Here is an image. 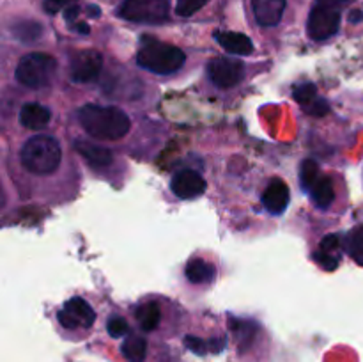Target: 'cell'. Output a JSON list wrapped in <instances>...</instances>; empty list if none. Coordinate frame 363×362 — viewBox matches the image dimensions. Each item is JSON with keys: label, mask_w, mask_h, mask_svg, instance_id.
I'll list each match as a JSON object with an SVG mask.
<instances>
[{"label": "cell", "mask_w": 363, "mask_h": 362, "mask_svg": "<svg viewBox=\"0 0 363 362\" xmlns=\"http://www.w3.org/2000/svg\"><path fill=\"white\" fill-rule=\"evenodd\" d=\"M57 73V60L48 53L32 52L21 57L14 77L16 82L28 89H43L52 84Z\"/></svg>", "instance_id": "4"}, {"label": "cell", "mask_w": 363, "mask_h": 362, "mask_svg": "<svg viewBox=\"0 0 363 362\" xmlns=\"http://www.w3.org/2000/svg\"><path fill=\"white\" fill-rule=\"evenodd\" d=\"M160 318H162V311H160L156 302H147L137 311V319L144 332L156 330V327L160 325Z\"/></svg>", "instance_id": "18"}, {"label": "cell", "mask_w": 363, "mask_h": 362, "mask_svg": "<svg viewBox=\"0 0 363 362\" xmlns=\"http://www.w3.org/2000/svg\"><path fill=\"white\" fill-rule=\"evenodd\" d=\"M106 330H108L110 337H123L128 334V323L126 319L121 316H112L106 323Z\"/></svg>", "instance_id": "25"}, {"label": "cell", "mask_w": 363, "mask_h": 362, "mask_svg": "<svg viewBox=\"0 0 363 362\" xmlns=\"http://www.w3.org/2000/svg\"><path fill=\"white\" fill-rule=\"evenodd\" d=\"M252 11L261 27H275L284 16L286 0H252Z\"/></svg>", "instance_id": "11"}, {"label": "cell", "mask_w": 363, "mask_h": 362, "mask_svg": "<svg viewBox=\"0 0 363 362\" xmlns=\"http://www.w3.org/2000/svg\"><path fill=\"white\" fill-rule=\"evenodd\" d=\"M245 77V64L233 57H216L208 64V78L218 89L236 87Z\"/></svg>", "instance_id": "6"}, {"label": "cell", "mask_w": 363, "mask_h": 362, "mask_svg": "<svg viewBox=\"0 0 363 362\" xmlns=\"http://www.w3.org/2000/svg\"><path fill=\"white\" fill-rule=\"evenodd\" d=\"M339 238H337V234H330V236H326L325 240L321 241V251L325 252H330L332 254V251H335V248H339Z\"/></svg>", "instance_id": "31"}, {"label": "cell", "mask_w": 363, "mask_h": 362, "mask_svg": "<svg viewBox=\"0 0 363 362\" xmlns=\"http://www.w3.org/2000/svg\"><path fill=\"white\" fill-rule=\"evenodd\" d=\"M74 28H77V31L80 32V34H89V25L78 23V25H74Z\"/></svg>", "instance_id": "35"}, {"label": "cell", "mask_w": 363, "mask_h": 362, "mask_svg": "<svg viewBox=\"0 0 363 362\" xmlns=\"http://www.w3.org/2000/svg\"><path fill=\"white\" fill-rule=\"evenodd\" d=\"M314 259L319 263V265L323 266V268L330 270V272H332V270H335L337 266H339V258H337V256H332L330 252H325V251L315 252Z\"/></svg>", "instance_id": "27"}, {"label": "cell", "mask_w": 363, "mask_h": 362, "mask_svg": "<svg viewBox=\"0 0 363 362\" xmlns=\"http://www.w3.org/2000/svg\"><path fill=\"white\" fill-rule=\"evenodd\" d=\"M57 319L67 330H74L78 327L89 329L94 323L96 312L87 302L82 300L80 297H74L71 300H67L64 304V307L57 312Z\"/></svg>", "instance_id": "9"}, {"label": "cell", "mask_w": 363, "mask_h": 362, "mask_svg": "<svg viewBox=\"0 0 363 362\" xmlns=\"http://www.w3.org/2000/svg\"><path fill=\"white\" fill-rule=\"evenodd\" d=\"M78 0H43V9L48 14H57L59 11L74 6Z\"/></svg>", "instance_id": "26"}, {"label": "cell", "mask_w": 363, "mask_h": 362, "mask_svg": "<svg viewBox=\"0 0 363 362\" xmlns=\"http://www.w3.org/2000/svg\"><path fill=\"white\" fill-rule=\"evenodd\" d=\"M261 201L272 215H282L289 204V187L282 180H273L262 194Z\"/></svg>", "instance_id": "12"}, {"label": "cell", "mask_w": 363, "mask_h": 362, "mask_svg": "<svg viewBox=\"0 0 363 362\" xmlns=\"http://www.w3.org/2000/svg\"><path fill=\"white\" fill-rule=\"evenodd\" d=\"M186 277L190 283L194 284H208L215 279L216 270L211 263L204 261V259H190L186 265Z\"/></svg>", "instance_id": "16"}, {"label": "cell", "mask_w": 363, "mask_h": 362, "mask_svg": "<svg viewBox=\"0 0 363 362\" xmlns=\"http://www.w3.org/2000/svg\"><path fill=\"white\" fill-rule=\"evenodd\" d=\"M315 98H318V87H315L314 84H311V82L301 84L300 87L294 89V99H296L300 105L308 106Z\"/></svg>", "instance_id": "24"}, {"label": "cell", "mask_w": 363, "mask_h": 362, "mask_svg": "<svg viewBox=\"0 0 363 362\" xmlns=\"http://www.w3.org/2000/svg\"><path fill=\"white\" fill-rule=\"evenodd\" d=\"M14 34L21 39V41H35V39L41 35L43 28L41 25L35 23V21H23V23H18L13 28Z\"/></svg>", "instance_id": "22"}, {"label": "cell", "mask_w": 363, "mask_h": 362, "mask_svg": "<svg viewBox=\"0 0 363 362\" xmlns=\"http://www.w3.org/2000/svg\"><path fill=\"white\" fill-rule=\"evenodd\" d=\"M363 20V14L360 13V11H353V13L350 14V21H362Z\"/></svg>", "instance_id": "34"}, {"label": "cell", "mask_w": 363, "mask_h": 362, "mask_svg": "<svg viewBox=\"0 0 363 362\" xmlns=\"http://www.w3.org/2000/svg\"><path fill=\"white\" fill-rule=\"evenodd\" d=\"M328 103L325 102V99H321V98H315L314 102L311 103V105L307 106V112L308 114H312V116H325L326 112H328Z\"/></svg>", "instance_id": "29"}, {"label": "cell", "mask_w": 363, "mask_h": 362, "mask_svg": "<svg viewBox=\"0 0 363 362\" xmlns=\"http://www.w3.org/2000/svg\"><path fill=\"white\" fill-rule=\"evenodd\" d=\"M78 13H80V7L74 4V6L67 7V9L64 11V18H66V21H74V18L78 16Z\"/></svg>", "instance_id": "32"}, {"label": "cell", "mask_w": 363, "mask_h": 362, "mask_svg": "<svg viewBox=\"0 0 363 362\" xmlns=\"http://www.w3.org/2000/svg\"><path fill=\"white\" fill-rule=\"evenodd\" d=\"M319 177H321V170H319L318 162H314V160H303L300 167V183L303 187V190L311 192L314 188V185L319 181Z\"/></svg>", "instance_id": "20"}, {"label": "cell", "mask_w": 363, "mask_h": 362, "mask_svg": "<svg viewBox=\"0 0 363 362\" xmlns=\"http://www.w3.org/2000/svg\"><path fill=\"white\" fill-rule=\"evenodd\" d=\"M52 121V112L41 103H27L20 110V123L28 130H43Z\"/></svg>", "instance_id": "13"}, {"label": "cell", "mask_w": 363, "mask_h": 362, "mask_svg": "<svg viewBox=\"0 0 363 362\" xmlns=\"http://www.w3.org/2000/svg\"><path fill=\"white\" fill-rule=\"evenodd\" d=\"M340 27V11L328 9L325 6L315 4L311 11L307 23L308 38L314 41H326L339 32Z\"/></svg>", "instance_id": "7"}, {"label": "cell", "mask_w": 363, "mask_h": 362, "mask_svg": "<svg viewBox=\"0 0 363 362\" xmlns=\"http://www.w3.org/2000/svg\"><path fill=\"white\" fill-rule=\"evenodd\" d=\"M312 202L318 206L319 209H328L335 201V188H333V181L330 177L321 176L314 188L311 190Z\"/></svg>", "instance_id": "17"}, {"label": "cell", "mask_w": 363, "mask_h": 362, "mask_svg": "<svg viewBox=\"0 0 363 362\" xmlns=\"http://www.w3.org/2000/svg\"><path fill=\"white\" fill-rule=\"evenodd\" d=\"M208 2L209 0H177L176 14L181 18L194 16V14L197 13V11H201Z\"/></svg>", "instance_id": "23"}, {"label": "cell", "mask_w": 363, "mask_h": 362, "mask_svg": "<svg viewBox=\"0 0 363 362\" xmlns=\"http://www.w3.org/2000/svg\"><path fill=\"white\" fill-rule=\"evenodd\" d=\"M170 188H172L174 195H177L179 199H197L204 194L208 185L199 172L191 169H183L174 174Z\"/></svg>", "instance_id": "10"}, {"label": "cell", "mask_w": 363, "mask_h": 362, "mask_svg": "<svg viewBox=\"0 0 363 362\" xmlns=\"http://www.w3.org/2000/svg\"><path fill=\"white\" fill-rule=\"evenodd\" d=\"M351 2H353V0H315V4H319V6H325L328 7V9H335V11L344 9V7L350 6Z\"/></svg>", "instance_id": "30"}, {"label": "cell", "mask_w": 363, "mask_h": 362, "mask_svg": "<svg viewBox=\"0 0 363 362\" xmlns=\"http://www.w3.org/2000/svg\"><path fill=\"white\" fill-rule=\"evenodd\" d=\"M184 59L186 57L183 50L152 38H144V43L137 53L138 66L156 75L176 73L183 67Z\"/></svg>", "instance_id": "3"}, {"label": "cell", "mask_w": 363, "mask_h": 362, "mask_svg": "<svg viewBox=\"0 0 363 362\" xmlns=\"http://www.w3.org/2000/svg\"><path fill=\"white\" fill-rule=\"evenodd\" d=\"M117 13L135 23H162L169 18V0H124Z\"/></svg>", "instance_id": "5"}, {"label": "cell", "mask_w": 363, "mask_h": 362, "mask_svg": "<svg viewBox=\"0 0 363 362\" xmlns=\"http://www.w3.org/2000/svg\"><path fill=\"white\" fill-rule=\"evenodd\" d=\"M103 67L101 53L96 50H82L69 60V78L74 84H91L99 77Z\"/></svg>", "instance_id": "8"}, {"label": "cell", "mask_w": 363, "mask_h": 362, "mask_svg": "<svg viewBox=\"0 0 363 362\" xmlns=\"http://www.w3.org/2000/svg\"><path fill=\"white\" fill-rule=\"evenodd\" d=\"M20 160L25 170L34 176H48L59 167L62 149L59 141L52 135H34L21 148Z\"/></svg>", "instance_id": "2"}, {"label": "cell", "mask_w": 363, "mask_h": 362, "mask_svg": "<svg viewBox=\"0 0 363 362\" xmlns=\"http://www.w3.org/2000/svg\"><path fill=\"white\" fill-rule=\"evenodd\" d=\"M346 248L347 254H350L358 265L363 266V224L362 226L354 227V229L347 234Z\"/></svg>", "instance_id": "21"}, {"label": "cell", "mask_w": 363, "mask_h": 362, "mask_svg": "<svg viewBox=\"0 0 363 362\" xmlns=\"http://www.w3.org/2000/svg\"><path fill=\"white\" fill-rule=\"evenodd\" d=\"M215 39L225 52L234 55H250L254 52V43L250 38L240 32H215Z\"/></svg>", "instance_id": "14"}, {"label": "cell", "mask_w": 363, "mask_h": 362, "mask_svg": "<svg viewBox=\"0 0 363 362\" xmlns=\"http://www.w3.org/2000/svg\"><path fill=\"white\" fill-rule=\"evenodd\" d=\"M209 346H211L213 351H216V353H218V351H222L223 346H225V339H223V337H218V339H213Z\"/></svg>", "instance_id": "33"}, {"label": "cell", "mask_w": 363, "mask_h": 362, "mask_svg": "<svg viewBox=\"0 0 363 362\" xmlns=\"http://www.w3.org/2000/svg\"><path fill=\"white\" fill-rule=\"evenodd\" d=\"M124 358L128 362H144L145 351H147V343L140 336H130L121 346Z\"/></svg>", "instance_id": "19"}, {"label": "cell", "mask_w": 363, "mask_h": 362, "mask_svg": "<svg viewBox=\"0 0 363 362\" xmlns=\"http://www.w3.org/2000/svg\"><path fill=\"white\" fill-rule=\"evenodd\" d=\"M78 121L91 137L99 141H119L130 131V117L117 106L87 103L78 110Z\"/></svg>", "instance_id": "1"}, {"label": "cell", "mask_w": 363, "mask_h": 362, "mask_svg": "<svg viewBox=\"0 0 363 362\" xmlns=\"http://www.w3.org/2000/svg\"><path fill=\"white\" fill-rule=\"evenodd\" d=\"M74 149H77V151L94 167H108L110 163L113 162L112 151L103 148V146L94 144V142L77 141L74 142Z\"/></svg>", "instance_id": "15"}, {"label": "cell", "mask_w": 363, "mask_h": 362, "mask_svg": "<svg viewBox=\"0 0 363 362\" xmlns=\"http://www.w3.org/2000/svg\"><path fill=\"white\" fill-rule=\"evenodd\" d=\"M184 344L190 351L197 355H204L208 351V344L201 339V337H195V336H186L184 337Z\"/></svg>", "instance_id": "28"}]
</instances>
